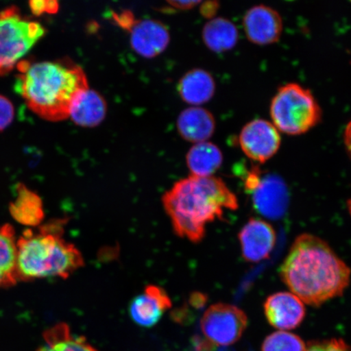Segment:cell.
<instances>
[{
	"label": "cell",
	"instance_id": "f1b7e54d",
	"mask_svg": "<svg viewBox=\"0 0 351 351\" xmlns=\"http://www.w3.org/2000/svg\"><path fill=\"white\" fill-rule=\"evenodd\" d=\"M348 206L349 213L351 216V199L348 201Z\"/></svg>",
	"mask_w": 351,
	"mask_h": 351
},
{
	"label": "cell",
	"instance_id": "277c9868",
	"mask_svg": "<svg viewBox=\"0 0 351 351\" xmlns=\"http://www.w3.org/2000/svg\"><path fill=\"white\" fill-rule=\"evenodd\" d=\"M64 225L65 219H56L22 232L16 241L19 282L67 279L84 266L81 252L64 238Z\"/></svg>",
	"mask_w": 351,
	"mask_h": 351
},
{
	"label": "cell",
	"instance_id": "cb8c5ba5",
	"mask_svg": "<svg viewBox=\"0 0 351 351\" xmlns=\"http://www.w3.org/2000/svg\"><path fill=\"white\" fill-rule=\"evenodd\" d=\"M305 351H351V346L342 339H328L311 341Z\"/></svg>",
	"mask_w": 351,
	"mask_h": 351
},
{
	"label": "cell",
	"instance_id": "d4e9b609",
	"mask_svg": "<svg viewBox=\"0 0 351 351\" xmlns=\"http://www.w3.org/2000/svg\"><path fill=\"white\" fill-rule=\"evenodd\" d=\"M15 117V108L12 101L0 95V131L10 126Z\"/></svg>",
	"mask_w": 351,
	"mask_h": 351
},
{
	"label": "cell",
	"instance_id": "6da1fadb",
	"mask_svg": "<svg viewBox=\"0 0 351 351\" xmlns=\"http://www.w3.org/2000/svg\"><path fill=\"white\" fill-rule=\"evenodd\" d=\"M280 278L305 304L318 306L343 295L351 270L317 236H298L280 270Z\"/></svg>",
	"mask_w": 351,
	"mask_h": 351
},
{
	"label": "cell",
	"instance_id": "603a6c76",
	"mask_svg": "<svg viewBox=\"0 0 351 351\" xmlns=\"http://www.w3.org/2000/svg\"><path fill=\"white\" fill-rule=\"evenodd\" d=\"M301 337L287 331H278L267 336L263 342L262 351H305Z\"/></svg>",
	"mask_w": 351,
	"mask_h": 351
},
{
	"label": "cell",
	"instance_id": "5b68a950",
	"mask_svg": "<svg viewBox=\"0 0 351 351\" xmlns=\"http://www.w3.org/2000/svg\"><path fill=\"white\" fill-rule=\"evenodd\" d=\"M270 113L276 128L289 135L306 133L322 118L313 95L295 83L280 88L271 101Z\"/></svg>",
	"mask_w": 351,
	"mask_h": 351
},
{
	"label": "cell",
	"instance_id": "44dd1931",
	"mask_svg": "<svg viewBox=\"0 0 351 351\" xmlns=\"http://www.w3.org/2000/svg\"><path fill=\"white\" fill-rule=\"evenodd\" d=\"M36 351H98L86 337L73 335L67 324L59 323L43 333V343Z\"/></svg>",
	"mask_w": 351,
	"mask_h": 351
},
{
	"label": "cell",
	"instance_id": "8fae6325",
	"mask_svg": "<svg viewBox=\"0 0 351 351\" xmlns=\"http://www.w3.org/2000/svg\"><path fill=\"white\" fill-rule=\"evenodd\" d=\"M129 30L132 49L144 58L152 59L159 56L170 43L169 29L160 21H135Z\"/></svg>",
	"mask_w": 351,
	"mask_h": 351
},
{
	"label": "cell",
	"instance_id": "e0dca14e",
	"mask_svg": "<svg viewBox=\"0 0 351 351\" xmlns=\"http://www.w3.org/2000/svg\"><path fill=\"white\" fill-rule=\"evenodd\" d=\"M16 191L15 199L10 206L12 218L29 229L40 226L45 217L40 196L22 183L16 186Z\"/></svg>",
	"mask_w": 351,
	"mask_h": 351
},
{
	"label": "cell",
	"instance_id": "9a60e30c",
	"mask_svg": "<svg viewBox=\"0 0 351 351\" xmlns=\"http://www.w3.org/2000/svg\"><path fill=\"white\" fill-rule=\"evenodd\" d=\"M177 128L182 138L196 144L208 142L216 129V122L207 109L191 107L180 113Z\"/></svg>",
	"mask_w": 351,
	"mask_h": 351
},
{
	"label": "cell",
	"instance_id": "8992f818",
	"mask_svg": "<svg viewBox=\"0 0 351 351\" xmlns=\"http://www.w3.org/2000/svg\"><path fill=\"white\" fill-rule=\"evenodd\" d=\"M45 34L43 25L25 19L16 6L0 12V76L16 68Z\"/></svg>",
	"mask_w": 351,
	"mask_h": 351
},
{
	"label": "cell",
	"instance_id": "ba28073f",
	"mask_svg": "<svg viewBox=\"0 0 351 351\" xmlns=\"http://www.w3.org/2000/svg\"><path fill=\"white\" fill-rule=\"evenodd\" d=\"M241 150L250 159L265 163L278 152L280 137L274 125L257 119L244 126L239 136Z\"/></svg>",
	"mask_w": 351,
	"mask_h": 351
},
{
	"label": "cell",
	"instance_id": "30bf717a",
	"mask_svg": "<svg viewBox=\"0 0 351 351\" xmlns=\"http://www.w3.org/2000/svg\"><path fill=\"white\" fill-rule=\"evenodd\" d=\"M239 237L243 258L252 263L260 262L269 257L276 241L273 226L256 218L251 219L245 223Z\"/></svg>",
	"mask_w": 351,
	"mask_h": 351
},
{
	"label": "cell",
	"instance_id": "2e32d148",
	"mask_svg": "<svg viewBox=\"0 0 351 351\" xmlns=\"http://www.w3.org/2000/svg\"><path fill=\"white\" fill-rule=\"evenodd\" d=\"M107 112L106 100L99 92L89 88L74 100L69 118L78 126L93 128L104 121Z\"/></svg>",
	"mask_w": 351,
	"mask_h": 351
},
{
	"label": "cell",
	"instance_id": "52a82bcc",
	"mask_svg": "<svg viewBox=\"0 0 351 351\" xmlns=\"http://www.w3.org/2000/svg\"><path fill=\"white\" fill-rule=\"evenodd\" d=\"M247 324L248 318L243 310L222 302L210 306L200 322L206 341L217 346L236 343L243 335Z\"/></svg>",
	"mask_w": 351,
	"mask_h": 351
},
{
	"label": "cell",
	"instance_id": "ac0fdd59",
	"mask_svg": "<svg viewBox=\"0 0 351 351\" xmlns=\"http://www.w3.org/2000/svg\"><path fill=\"white\" fill-rule=\"evenodd\" d=\"M178 90L183 101L199 106L208 102L213 97L216 83L209 73L204 69H195L181 78Z\"/></svg>",
	"mask_w": 351,
	"mask_h": 351
},
{
	"label": "cell",
	"instance_id": "5bb4252c",
	"mask_svg": "<svg viewBox=\"0 0 351 351\" xmlns=\"http://www.w3.org/2000/svg\"><path fill=\"white\" fill-rule=\"evenodd\" d=\"M243 24L249 40L258 45H267L278 41L283 29L279 13L265 5L253 7L248 10Z\"/></svg>",
	"mask_w": 351,
	"mask_h": 351
},
{
	"label": "cell",
	"instance_id": "83f0119b",
	"mask_svg": "<svg viewBox=\"0 0 351 351\" xmlns=\"http://www.w3.org/2000/svg\"><path fill=\"white\" fill-rule=\"evenodd\" d=\"M345 143L351 157V121L346 126L345 130Z\"/></svg>",
	"mask_w": 351,
	"mask_h": 351
},
{
	"label": "cell",
	"instance_id": "9c48e42d",
	"mask_svg": "<svg viewBox=\"0 0 351 351\" xmlns=\"http://www.w3.org/2000/svg\"><path fill=\"white\" fill-rule=\"evenodd\" d=\"M245 186L253 192L254 202L260 213L270 217H279L287 205V191L282 179L276 176H266L253 170L248 173Z\"/></svg>",
	"mask_w": 351,
	"mask_h": 351
},
{
	"label": "cell",
	"instance_id": "ffe728a7",
	"mask_svg": "<svg viewBox=\"0 0 351 351\" xmlns=\"http://www.w3.org/2000/svg\"><path fill=\"white\" fill-rule=\"evenodd\" d=\"M222 162L221 151L210 142L195 144L186 155L188 169L195 177H212L221 168Z\"/></svg>",
	"mask_w": 351,
	"mask_h": 351
},
{
	"label": "cell",
	"instance_id": "4fadbf2b",
	"mask_svg": "<svg viewBox=\"0 0 351 351\" xmlns=\"http://www.w3.org/2000/svg\"><path fill=\"white\" fill-rule=\"evenodd\" d=\"M171 307L172 301L168 293L158 285H150L131 302L130 313L136 324L149 328L156 326Z\"/></svg>",
	"mask_w": 351,
	"mask_h": 351
},
{
	"label": "cell",
	"instance_id": "4316f807",
	"mask_svg": "<svg viewBox=\"0 0 351 351\" xmlns=\"http://www.w3.org/2000/svg\"><path fill=\"white\" fill-rule=\"evenodd\" d=\"M171 6L178 8V10H187L194 8L200 3V1H169Z\"/></svg>",
	"mask_w": 351,
	"mask_h": 351
},
{
	"label": "cell",
	"instance_id": "484cf974",
	"mask_svg": "<svg viewBox=\"0 0 351 351\" xmlns=\"http://www.w3.org/2000/svg\"><path fill=\"white\" fill-rule=\"evenodd\" d=\"M30 11L34 15L41 16L44 13L55 14L59 11V3L56 0H33L29 3Z\"/></svg>",
	"mask_w": 351,
	"mask_h": 351
},
{
	"label": "cell",
	"instance_id": "7c38bea8",
	"mask_svg": "<svg viewBox=\"0 0 351 351\" xmlns=\"http://www.w3.org/2000/svg\"><path fill=\"white\" fill-rule=\"evenodd\" d=\"M265 317L271 326L280 331L297 328L304 319L306 310L304 302L293 293L279 292L267 298Z\"/></svg>",
	"mask_w": 351,
	"mask_h": 351
},
{
	"label": "cell",
	"instance_id": "d6986e66",
	"mask_svg": "<svg viewBox=\"0 0 351 351\" xmlns=\"http://www.w3.org/2000/svg\"><path fill=\"white\" fill-rule=\"evenodd\" d=\"M16 236L10 223L0 226V289L19 282L16 271Z\"/></svg>",
	"mask_w": 351,
	"mask_h": 351
},
{
	"label": "cell",
	"instance_id": "7a4b0ae2",
	"mask_svg": "<svg viewBox=\"0 0 351 351\" xmlns=\"http://www.w3.org/2000/svg\"><path fill=\"white\" fill-rule=\"evenodd\" d=\"M16 68V91L30 111L48 121L68 119L74 100L90 88L84 69L71 61L22 60Z\"/></svg>",
	"mask_w": 351,
	"mask_h": 351
},
{
	"label": "cell",
	"instance_id": "7402d4cb",
	"mask_svg": "<svg viewBox=\"0 0 351 351\" xmlns=\"http://www.w3.org/2000/svg\"><path fill=\"white\" fill-rule=\"evenodd\" d=\"M203 40L210 51L223 52L234 47L239 39V32L235 25L229 20L219 19L210 20L204 25Z\"/></svg>",
	"mask_w": 351,
	"mask_h": 351
},
{
	"label": "cell",
	"instance_id": "3957f363",
	"mask_svg": "<svg viewBox=\"0 0 351 351\" xmlns=\"http://www.w3.org/2000/svg\"><path fill=\"white\" fill-rule=\"evenodd\" d=\"M163 205L176 234L195 243L204 238L208 223L239 208L234 193L213 176L180 180L164 195Z\"/></svg>",
	"mask_w": 351,
	"mask_h": 351
}]
</instances>
